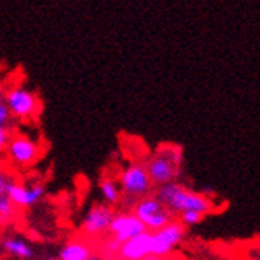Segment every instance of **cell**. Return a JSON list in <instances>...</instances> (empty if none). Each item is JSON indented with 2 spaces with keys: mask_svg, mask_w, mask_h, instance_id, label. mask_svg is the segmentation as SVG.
Wrapping results in <instances>:
<instances>
[{
  "mask_svg": "<svg viewBox=\"0 0 260 260\" xmlns=\"http://www.w3.org/2000/svg\"><path fill=\"white\" fill-rule=\"evenodd\" d=\"M4 103L10 114L18 119H29L40 111V100L30 89L24 86H13L4 95Z\"/></svg>",
  "mask_w": 260,
  "mask_h": 260,
  "instance_id": "obj_5",
  "label": "cell"
},
{
  "mask_svg": "<svg viewBox=\"0 0 260 260\" xmlns=\"http://www.w3.org/2000/svg\"><path fill=\"white\" fill-rule=\"evenodd\" d=\"M10 141V132L7 127H0V151L5 149Z\"/></svg>",
  "mask_w": 260,
  "mask_h": 260,
  "instance_id": "obj_20",
  "label": "cell"
},
{
  "mask_svg": "<svg viewBox=\"0 0 260 260\" xmlns=\"http://www.w3.org/2000/svg\"><path fill=\"white\" fill-rule=\"evenodd\" d=\"M92 255L89 243L83 240H70L65 243L57 255V260H87Z\"/></svg>",
  "mask_w": 260,
  "mask_h": 260,
  "instance_id": "obj_13",
  "label": "cell"
},
{
  "mask_svg": "<svg viewBox=\"0 0 260 260\" xmlns=\"http://www.w3.org/2000/svg\"><path fill=\"white\" fill-rule=\"evenodd\" d=\"M119 189L122 197L130 206H134L138 200L151 195L152 183L148 176L145 164H128L119 175Z\"/></svg>",
  "mask_w": 260,
  "mask_h": 260,
  "instance_id": "obj_2",
  "label": "cell"
},
{
  "mask_svg": "<svg viewBox=\"0 0 260 260\" xmlns=\"http://www.w3.org/2000/svg\"><path fill=\"white\" fill-rule=\"evenodd\" d=\"M203 220V216L200 213H195V211H186L183 214H179V222L183 224L184 227H192V225H197Z\"/></svg>",
  "mask_w": 260,
  "mask_h": 260,
  "instance_id": "obj_16",
  "label": "cell"
},
{
  "mask_svg": "<svg viewBox=\"0 0 260 260\" xmlns=\"http://www.w3.org/2000/svg\"><path fill=\"white\" fill-rule=\"evenodd\" d=\"M16 219V206L10 202L8 197L0 199V227L11 224Z\"/></svg>",
  "mask_w": 260,
  "mask_h": 260,
  "instance_id": "obj_15",
  "label": "cell"
},
{
  "mask_svg": "<svg viewBox=\"0 0 260 260\" xmlns=\"http://www.w3.org/2000/svg\"><path fill=\"white\" fill-rule=\"evenodd\" d=\"M0 105H4V94H2V90H0Z\"/></svg>",
  "mask_w": 260,
  "mask_h": 260,
  "instance_id": "obj_23",
  "label": "cell"
},
{
  "mask_svg": "<svg viewBox=\"0 0 260 260\" xmlns=\"http://www.w3.org/2000/svg\"><path fill=\"white\" fill-rule=\"evenodd\" d=\"M132 208V213L145 225L146 232L151 233L164 229L167 224H170L173 220V214L159 202L155 195H148V197L138 200Z\"/></svg>",
  "mask_w": 260,
  "mask_h": 260,
  "instance_id": "obj_4",
  "label": "cell"
},
{
  "mask_svg": "<svg viewBox=\"0 0 260 260\" xmlns=\"http://www.w3.org/2000/svg\"><path fill=\"white\" fill-rule=\"evenodd\" d=\"M42 260H57V257H46V258H42Z\"/></svg>",
  "mask_w": 260,
  "mask_h": 260,
  "instance_id": "obj_24",
  "label": "cell"
},
{
  "mask_svg": "<svg viewBox=\"0 0 260 260\" xmlns=\"http://www.w3.org/2000/svg\"><path fill=\"white\" fill-rule=\"evenodd\" d=\"M15 183V179L11 178L10 173L0 170V199L2 197H7V192H8V187Z\"/></svg>",
  "mask_w": 260,
  "mask_h": 260,
  "instance_id": "obj_18",
  "label": "cell"
},
{
  "mask_svg": "<svg viewBox=\"0 0 260 260\" xmlns=\"http://www.w3.org/2000/svg\"><path fill=\"white\" fill-rule=\"evenodd\" d=\"M99 190H100V195H102L103 202H105V205H108L111 208L118 205L122 199L119 184L111 178H103L99 183Z\"/></svg>",
  "mask_w": 260,
  "mask_h": 260,
  "instance_id": "obj_14",
  "label": "cell"
},
{
  "mask_svg": "<svg viewBox=\"0 0 260 260\" xmlns=\"http://www.w3.org/2000/svg\"><path fill=\"white\" fill-rule=\"evenodd\" d=\"M87 260H103V258H102V257H99V255H94V254H92V255H90Z\"/></svg>",
  "mask_w": 260,
  "mask_h": 260,
  "instance_id": "obj_21",
  "label": "cell"
},
{
  "mask_svg": "<svg viewBox=\"0 0 260 260\" xmlns=\"http://www.w3.org/2000/svg\"><path fill=\"white\" fill-rule=\"evenodd\" d=\"M152 248V233L145 232L141 235L128 240L121 244L118 257L119 260H145L151 255Z\"/></svg>",
  "mask_w": 260,
  "mask_h": 260,
  "instance_id": "obj_11",
  "label": "cell"
},
{
  "mask_svg": "<svg viewBox=\"0 0 260 260\" xmlns=\"http://www.w3.org/2000/svg\"><path fill=\"white\" fill-rule=\"evenodd\" d=\"M7 152L13 164L25 168V167L34 165L40 159L42 149H40V143L37 140L27 135L18 134L15 137H10V141L7 145Z\"/></svg>",
  "mask_w": 260,
  "mask_h": 260,
  "instance_id": "obj_6",
  "label": "cell"
},
{
  "mask_svg": "<svg viewBox=\"0 0 260 260\" xmlns=\"http://www.w3.org/2000/svg\"><path fill=\"white\" fill-rule=\"evenodd\" d=\"M146 229L143 225L138 217L132 211H122V213H114V217L110 224L108 233L114 241H118L119 244L132 240L141 233H145Z\"/></svg>",
  "mask_w": 260,
  "mask_h": 260,
  "instance_id": "obj_9",
  "label": "cell"
},
{
  "mask_svg": "<svg viewBox=\"0 0 260 260\" xmlns=\"http://www.w3.org/2000/svg\"><path fill=\"white\" fill-rule=\"evenodd\" d=\"M145 260H164V258H160V257H154V255H149V257H146Z\"/></svg>",
  "mask_w": 260,
  "mask_h": 260,
  "instance_id": "obj_22",
  "label": "cell"
},
{
  "mask_svg": "<svg viewBox=\"0 0 260 260\" xmlns=\"http://www.w3.org/2000/svg\"><path fill=\"white\" fill-rule=\"evenodd\" d=\"M46 195V187L43 183H37L32 186H24L19 183H13L8 187L7 197L10 202L18 208H30L40 203Z\"/></svg>",
  "mask_w": 260,
  "mask_h": 260,
  "instance_id": "obj_10",
  "label": "cell"
},
{
  "mask_svg": "<svg viewBox=\"0 0 260 260\" xmlns=\"http://www.w3.org/2000/svg\"><path fill=\"white\" fill-rule=\"evenodd\" d=\"M179 164L181 151L178 148H165L154 154L145 165L152 186L160 187L168 183H173L179 172Z\"/></svg>",
  "mask_w": 260,
  "mask_h": 260,
  "instance_id": "obj_3",
  "label": "cell"
},
{
  "mask_svg": "<svg viewBox=\"0 0 260 260\" xmlns=\"http://www.w3.org/2000/svg\"><path fill=\"white\" fill-rule=\"evenodd\" d=\"M155 197L172 214H183L186 211H195L202 216L213 211V202L206 195L187 189L186 186L176 183H168L157 187Z\"/></svg>",
  "mask_w": 260,
  "mask_h": 260,
  "instance_id": "obj_1",
  "label": "cell"
},
{
  "mask_svg": "<svg viewBox=\"0 0 260 260\" xmlns=\"http://www.w3.org/2000/svg\"><path fill=\"white\" fill-rule=\"evenodd\" d=\"M119 248H121V244L118 241H114L113 238H108L102 243V252L105 254L107 257H116L119 252Z\"/></svg>",
  "mask_w": 260,
  "mask_h": 260,
  "instance_id": "obj_17",
  "label": "cell"
},
{
  "mask_svg": "<svg viewBox=\"0 0 260 260\" xmlns=\"http://www.w3.org/2000/svg\"><path fill=\"white\" fill-rule=\"evenodd\" d=\"M0 246H2V249L11 255L15 257L18 260H30L34 258L35 255V251H34V246L24 238H19V237H5L2 240V243H0Z\"/></svg>",
  "mask_w": 260,
  "mask_h": 260,
  "instance_id": "obj_12",
  "label": "cell"
},
{
  "mask_svg": "<svg viewBox=\"0 0 260 260\" xmlns=\"http://www.w3.org/2000/svg\"><path fill=\"white\" fill-rule=\"evenodd\" d=\"M10 118H11V114L8 108L5 107V103L0 105V127H7V124L10 122Z\"/></svg>",
  "mask_w": 260,
  "mask_h": 260,
  "instance_id": "obj_19",
  "label": "cell"
},
{
  "mask_svg": "<svg viewBox=\"0 0 260 260\" xmlns=\"http://www.w3.org/2000/svg\"><path fill=\"white\" fill-rule=\"evenodd\" d=\"M114 217V210L105 203H97L86 213L81 222V230L87 238H102L110 230V224Z\"/></svg>",
  "mask_w": 260,
  "mask_h": 260,
  "instance_id": "obj_7",
  "label": "cell"
},
{
  "mask_svg": "<svg viewBox=\"0 0 260 260\" xmlns=\"http://www.w3.org/2000/svg\"><path fill=\"white\" fill-rule=\"evenodd\" d=\"M186 227L179 220H172L164 229L152 233V248L151 255L154 257H167L176 246L184 240Z\"/></svg>",
  "mask_w": 260,
  "mask_h": 260,
  "instance_id": "obj_8",
  "label": "cell"
}]
</instances>
